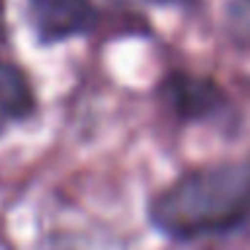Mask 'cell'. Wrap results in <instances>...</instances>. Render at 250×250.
Listing matches in <instances>:
<instances>
[{"mask_svg":"<svg viewBox=\"0 0 250 250\" xmlns=\"http://www.w3.org/2000/svg\"><path fill=\"white\" fill-rule=\"evenodd\" d=\"M148 218L180 242L234 231L250 221V162H218L178 178L153 196Z\"/></svg>","mask_w":250,"mask_h":250,"instance_id":"cell-1","label":"cell"},{"mask_svg":"<svg viewBox=\"0 0 250 250\" xmlns=\"http://www.w3.org/2000/svg\"><path fill=\"white\" fill-rule=\"evenodd\" d=\"M24 6L35 38L46 46L83 35L97 24L92 0H24Z\"/></svg>","mask_w":250,"mask_h":250,"instance_id":"cell-2","label":"cell"},{"mask_svg":"<svg viewBox=\"0 0 250 250\" xmlns=\"http://www.w3.org/2000/svg\"><path fill=\"white\" fill-rule=\"evenodd\" d=\"M162 100L178 119H207L215 116L223 103L221 89L212 81L199 76H186V73H175L162 83Z\"/></svg>","mask_w":250,"mask_h":250,"instance_id":"cell-3","label":"cell"},{"mask_svg":"<svg viewBox=\"0 0 250 250\" xmlns=\"http://www.w3.org/2000/svg\"><path fill=\"white\" fill-rule=\"evenodd\" d=\"M35 110V94L19 67L0 60V137Z\"/></svg>","mask_w":250,"mask_h":250,"instance_id":"cell-4","label":"cell"},{"mask_svg":"<svg viewBox=\"0 0 250 250\" xmlns=\"http://www.w3.org/2000/svg\"><path fill=\"white\" fill-rule=\"evenodd\" d=\"M148 3H156V6H186L191 0H148Z\"/></svg>","mask_w":250,"mask_h":250,"instance_id":"cell-5","label":"cell"}]
</instances>
